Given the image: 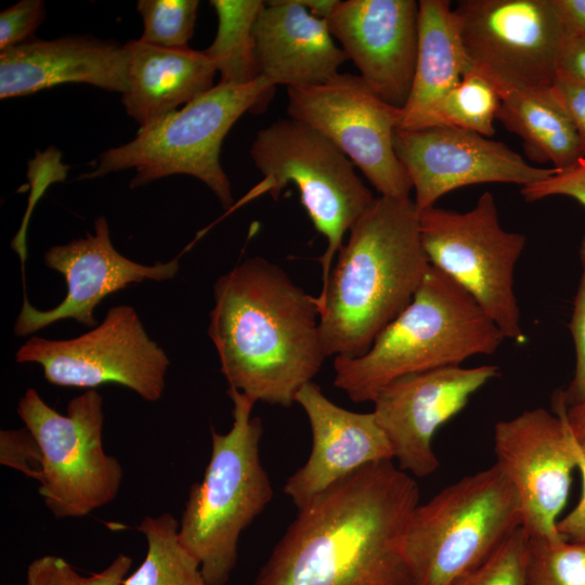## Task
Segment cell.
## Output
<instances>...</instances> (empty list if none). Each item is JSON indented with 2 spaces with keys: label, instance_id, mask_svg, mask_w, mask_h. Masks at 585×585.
Listing matches in <instances>:
<instances>
[{
  "label": "cell",
  "instance_id": "cell-23",
  "mask_svg": "<svg viewBox=\"0 0 585 585\" xmlns=\"http://www.w3.org/2000/svg\"><path fill=\"white\" fill-rule=\"evenodd\" d=\"M413 86L398 129L415 130L435 103L472 69L446 0H420Z\"/></svg>",
  "mask_w": 585,
  "mask_h": 585
},
{
  "label": "cell",
  "instance_id": "cell-5",
  "mask_svg": "<svg viewBox=\"0 0 585 585\" xmlns=\"http://www.w3.org/2000/svg\"><path fill=\"white\" fill-rule=\"evenodd\" d=\"M227 395L233 403L232 428L226 433L210 428V458L202 481L188 491L178 531L207 585L229 582L240 534L273 497L260 459L262 421L251 417L257 401L231 388Z\"/></svg>",
  "mask_w": 585,
  "mask_h": 585
},
{
  "label": "cell",
  "instance_id": "cell-12",
  "mask_svg": "<svg viewBox=\"0 0 585 585\" xmlns=\"http://www.w3.org/2000/svg\"><path fill=\"white\" fill-rule=\"evenodd\" d=\"M15 360L41 365L47 381L58 387L89 390L118 384L148 402L162 396L170 365L136 311L126 304L110 308L101 324L73 339L31 336Z\"/></svg>",
  "mask_w": 585,
  "mask_h": 585
},
{
  "label": "cell",
  "instance_id": "cell-15",
  "mask_svg": "<svg viewBox=\"0 0 585 585\" xmlns=\"http://www.w3.org/2000/svg\"><path fill=\"white\" fill-rule=\"evenodd\" d=\"M393 144L419 211L456 188L479 183L525 186L558 171L532 166L504 143L457 128L396 129Z\"/></svg>",
  "mask_w": 585,
  "mask_h": 585
},
{
  "label": "cell",
  "instance_id": "cell-1",
  "mask_svg": "<svg viewBox=\"0 0 585 585\" xmlns=\"http://www.w3.org/2000/svg\"><path fill=\"white\" fill-rule=\"evenodd\" d=\"M418 505L393 459L368 464L298 508L252 585H412L403 545Z\"/></svg>",
  "mask_w": 585,
  "mask_h": 585
},
{
  "label": "cell",
  "instance_id": "cell-9",
  "mask_svg": "<svg viewBox=\"0 0 585 585\" xmlns=\"http://www.w3.org/2000/svg\"><path fill=\"white\" fill-rule=\"evenodd\" d=\"M17 414L41 450L39 494L56 519L81 518L113 502L123 477L103 446V398L95 389L73 398L63 415L34 389Z\"/></svg>",
  "mask_w": 585,
  "mask_h": 585
},
{
  "label": "cell",
  "instance_id": "cell-33",
  "mask_svg": "<svg viewBox=\"0 0 585 585\" xmlns=\"http://www.w3.org/2000/svg\"><path fill=\"white\" fill-rule=\"evenodd\" d=\"M46 15L41 0H22L0 13V51L35 39Z\"/></svg>",
  "mask_w": 585,
  "mask_h": 585
},
{
  "label": "cell",
  "instance_id": "cell-13",
  "mask_svg": "<svg viewBox=\"0 0 585 585\" xmlns=\"http://www.w3.org/2000/svg\"><path fill=\"white\" fill-rule=\"evenodd\" d=\"M289 118L336 145L381 196L407 198L411 179L393 144L401 108L382 101L360 75L337 74L324 83L287 88Z\"/></svg>",
  "mask_w": 585,
  "mask_h": 585
},
{
  "label": "cell",
  "instance_id": "cell-11",
  "mask_svg": "<svg viewBox=\"0 0 585 585\" xmlns=\"http://www.w3.org/2000/svg\"><path fill=\"white\" fill-rule=\"evenodd\" d=\"M454 12L472 68L500 99L550 88L572 38L555 0H461Z\"/></svg>",
  "mask_w": 585,
  "mask_h": 585
},
{
  "label": "cell",
  "instance_id": "cell-8",
  "mask_svg": "<svg viewBox=\"0 0 585 585\" xmlns=\"http://www.w3.org/2000/svg\"><path fill=\"white\" fill-rule=\"evenodd\" d=\"M250 155L263 181L249 195L269 192L277 198L288 183L298 188L310 220L326 239L318 259L324 284L347 232L376 197L336 145L292 118L277 119L259 130Z\"/></svg>",
  "mask_w": 585,
  "mask_h": 585
},
{
  "label": "cell",
  "instance_id": "cell-36",
  "mask_svg": "<svg viewBox=\"0 0 585 585\" xmlns=\"http://www.w3.org/2000/svg\"><path fill=\"white\" fill-rule=\"evenodd\" d=\"M549 89L573 123L585 152V80L558 72Z\"/></svg>",
  "mask_w": 585,
  "mask_h": 585
},
{
  "label": "cell",
  "instance_id": "cell-31",
  "mask_svg": "<svg viewBox=\"0 0 585 585\" xmlns=\"http://www.w3.org/2000/svg\"><path fill=\"white\" fill-rule=\"evenodd\" d=\"M525 544L526 534L520 528L485 562L450 585H526Z\"/></svg>",
  "mask_w": 585,
  "mask_h": 585
},
{
  "label": "cell",
  "instance_id": "cell-26",
  "mask_svg": "<svg viewBox=\"0 0 585 585\" xmlns=\"http://www.w3.org/2000/svg\"><path fill=\"white\" fill-rule=\"evenodd\" d=\"M136 530L146 538V556L122 585H207L199 562L179 541L173 515L146 516Z\"/></svg>",
  "mask_w": 585,
  "mask_h": 585
},
{
  "label": "cell",
  "instance_id": "cell-20",
  "mask_svg": "<svg viewBox=\"0 0 585 585\" xmlns=\"http://www.w3.org/2000/svg\"><path fill=\"white\" fill-rule=\"evenodd\" d=\"M128 51L90 36L32 39L0 52V98L24 96L63 83L128 90Z\"/></svg>",
  "mask_w": 585,
  "mask_h": 585
},
{
  "label": "cell",
  "instance_id": "cell-37",
  "mask_svg": "<svg viewBox=\"0 0 585 585\" xmlns=\"http://www.w3.org/2000/svg\"><path fill=\"white\" fill-rule=\"evenodd\" d=\"M576 469L582 478V494L576 506L557 522L558 532L569 541L585 540V453L573 438Z\"/></svg>",
  "mask_w": 585,
  "mask_h": 585
},
{
  "label": "cell",
  "instance_id": "cell-14",
  "mask_svg": "<svg viewBox=\"0 0 585 585\" xmlns=\"http://www.w3.org/2000/svg\"><path fill=\"white\" fill-rule=\"evenodd\" d=\"M552 411L533 408L494 427L496 465L514 485L529 536L556 537L558 517L572 484L576 457L560 390Z\"/></svg>",
  "mask_w": 585,
  "mask_h": 585
},
{
  "label": "cell",
  "instance_id": "cell-35",
  "mask_svg": "<svg viewBox=\"0 0 585 585\" xmlns=\"http://www.w3.org/2000/svg\"><path fill=\"white\" fill-rule=\"evenodd\" d=\"M521 194L529 202L549 196H567L585 207V158L568 169L558 170L547 179L522 186Z\"/></svg>",
  "mask_w": 585,
  "mask_h": 585
},
{
  "label": "cell",
  "instance_id": "cell-6",
  "mask_svg": "<svg viewBox=\"0 0 585 585\" xmlns=\"http://www.w3.org/2000/svg\"><path fill=\"white\" fill-rule=\"evenodd\" d=\"M274 89L261 76L246 84L219 82L182 108L140 129L132 141L101 153L93 170L80 178L135 169L130 183L135 188L168 176L187 174L205 183L222 207L231 209L232 186L220 164L223 140L246 112L264 108Z\"/></svg>",
  "mask_w": 585,
  "mask_h": 585
},
{
  "label": "cell",
  "instance_id": "cell-3",
  "mask_svg": "<svg viewBox=\"0 0 585 585\" xmlns=\"http://www.w3.org/2000/svg\"><path fill=\"white\" fill-rule=\"evenodd\" d=\"M349 233L314 299L326 355L353 359L412 301L430 262L410 197H376Z\"/></svg>",
  "mask_w": 585,
  "mask_h": 585
},
{
  "label": "cell",
  "instance_id": "cell-38",
  "mask_svg": "<svg viewBox=\"0 0 585 585\" xmlns=\"http://www.w3.org/2000/svg\"><path fill=\"white\" fill-rule=\"evenodd\" d=\"M572 38H585V0H555Z\"/></svg>",
  "mask_w": 585,
  "mask_h": 585
},
{
  "label": "cell",
  "instance_id": "cell-29",
  "mask_svg": "<svg viewBox=\"0 0 585 585\" xmlns=\"http://www.w3.org/2000/svg\"><path fill=\"white\" fill-rule=\"evenodd\" d=\"M197 0H140L136 10L143 21V42L169 48H187L197 17Z\"/></svg>",
  "mask_w": 585,
  "mask_h": 585
},
{
  "label": "cell",
  "instance_id": "cell-7",
  "mask_svg": "<svg viewBox=\"0 0 585 585\" xmlns=\"http://www.w3.org/2000/svg\"><path fill=\"white\" fill-rule=\"evenodd\" d=\"M520 528L518 494L496 464L463 477L411 517L403 549L412 585H450Z\"/></svg>",
  "mask_w": 585,
  "mask_h": 585
},
{
  "label": "cell",
  "instance_id": "cell-2",
  "mask_svg": "<svg viewBox=\"0 0 585 585\" xmlns=\"http://www.w3.org/2000/svg\"><path fill=\"white\" fill-rule=\"evenodd\" d=\"M208 335L229 388L288 407L327 358L313 296L261 257L213 285Z\"/></svg>",
  "mask_w": 585,
  "mask_h": 585
},
{
  "label": "cell",
  "instance_id": "cell-40",
  "mask_svg": "<svg viewBox=\"0 0 585 585\" xmlns=\"http://www.w3.org/2000/svg\"><path fill=\"white\" fill-rule=\"evenodd\" d=\"M564 415L573 438L585 453V402L566 405Z\"/></svg>",
  "mask_w": 585,
  "mask_h": 585
},
{
  "label": "cell",
  "instance_id": "cell-27",
  "mask_svg": "<svg viewBox=\"0 0 585 585\" xmlns=\"http://www.w3.org/2000/svg\"><path fill=\"white\" fill-rule=\"evenodd\" d=\"M500 100L493 83L472 68L435 103L415 130L450 127L492 136Z\"/></svg>",
  "mask_w": 585,
  "mask_h": 585
},
{
  "label": "cell",
  "instance_id": "cell-25",
  "mask_svg": "<svg viewBox=\"0 0 585 585\" xmlns=\"http://www.w3.org/2000/svg\"><path fill=\"white\" fill-rule=\"evenodd\" d=\"M218 16L217 35L204 50L220 74V83L246 84L260 77L253 39L261 0H211Z\"/></svg>",
  "mask_w": 585,
  "mask_h": 585
},
{
  "label": "cell",
  "instance_id": "cell-24",
  "mask_svg": "<svg viewBox=\"0 0 585 585\" xmlns=\"http://www.w3.org/2000/svg\"><path fill=\"white\" fill-rule=\"evenodd\" d=\"M496 119L521 138L533 161L551 162L555 169L564 170L585 158L573 123L549 88L504 94Z\"/></svg>",
  "mask_w": 585,
  "mask_h": 585
},
{
  "label": "cell",
  "instance_id": "cell-32",
  "mask_svg": "<svg viewBox=\"0 0 585 585\" xmlns=\"http://www.w3.org/2000/svg\"><path fill=\"white\" fill-rule=\"evenodd\" d=\"M580 261L582 274L569 324L576 352L575 372L567 389L560 390L567 406L585 402V233L580 244Z\"/></svg>",
  "mask_w": 585,
  "mask_h": 585
},
{
  "label": "cell",
  "instance_id": "cell-22",
  "mask_svg": "<svg viewBox=\"0 0 585 585\" xmlns=\"http://www.w3.org/2000/svg\"><path fill=\"white\" fill-rule=\"evenodd\" d=\"M128 90L121 95L127 114L146 128L180 105H186L214 87L217 70L204 51L169 49L130 40Z\"/></svg>",
  "mask_w": 585,
  "mask_h": 585
},
{
  "label": "cell",
  "instance_id": "cell-18",
  "mask_svg": "<svg viewBox=\"0 0 585 585\" xmlns=\"http://www.w3.org/2000/svg\"><path fill=\"white\" fill-rule=\"evenodd\" d=\"M418 16L415 0H344L326 20L363 80L382 101L401 109L415 75Z\"/></svg>",
  "mask_w": 585,
  "mask_h": 585
},
{
  "label": "cell",
  "instance_id": "cell-34",
  "mask_svg": "<svg viewBox=\"0 0 585 585\" xmlns=\"http://www.w3.org/2000/svg\"><path fill=\"white\" fill-rule=\"evenodd\" d=\"M41 459L40 446L26 427L0 431L1 465L15 469L38 481Z\"/></svg>",
  "mask_w": 585,
  "mask_h": 585
},
{
  "label": "cell",
  "instance_id": "cell-16",
  "mask_svg": "<svg viewBox=\"0 0 585 585\" xmlns=\"http://www.w3.org/2000/svg\"><path fill=\"white\" fill-rule=\"evenodd\" d=\"M498 373L495 365L444 366L401 377L375 395L373 413L386 434L399 468L415 477L440 466L432 440L470 396Z\"/></svg>",
  "mask_w": 585,
  "mask_h": 585
},
{
  "label": "cell",
  "instance_id": "cell-4",
  "mask_svg": "<svg viewBox=\"0 0 585 585\" xmlns=\"http://www.w3.org/2000/svg\"><path fill=\"white\" fill-rule=\"evenodd\" d=\"M504 339L473 298L430 264L412 301L364 354L335 358L334 385L353 402L373 401L393 380L493 354Z\"/></svg>",
  "mask_w": 585,
  "mask_h": 585
},
{
  "label": "cell",
  "instance_id": "cell-28",
  "mask_svg": "<svg viewBox=\"0 0 585 585\" xmlns=\"http://www.w3.org/2000/svg\"><path fill=\"white\" fill-rule=\"evenodd\" d=\"M526 585H585V540L526 535Z\"/></svg>",
  "mask_w": 585,
  "mask_h": 585
},
{
  "label": "cell",
  "instance_id": "cell-10",
  "mask_svg": "<svg viewBox=\"0 0 585 585\" xmlns=\"http://www.w3.org/2000/svg\"><path fill=\"white\" fill-rule=\"evenodd\" d=\"M419 229L430 264L465 289L505 338L523 343L514 271L526 238L500 226L492 193H482L474 207L464 212L435 206L424 209Z\"/></svg>",
  "mask_w": 585,
  "mask_h": 585
},
{
  "label": "cell",
  "instance_id": "cell-30",
  "mask_svg": "<svg viewBox=\"0 0 585 585\" xmlns=\"http://www.w3.org/2000/svg\"><path fill=\"white\" fill-rule=\"evenodd\" d=\"M131 566L129 556L118 554L101 572L83 576L62 557L44 555L28 564L26 585H122Z\"/></svg>",
  "mask_w": 585,
  "mask_h": 585
},
{
  "label": "cell",
  "instance_id": "cell-17",
  "mask_svg": "<svg viewBox=\"0 0 585 585\" xmlns=\"http://www.w3.org/2000/svg\"><path fill=\"white\" fill-rule=\"evenodd\" d=\"M49 269L60 272L67 285L66 297L56 307L39 310L24 294L23 306L14 324L20 337L62 320H74L95 327L93 312L107 296L144 281L161 282L173 278L180 268L179 258L145 265L119 253L114 247L105 217L94 221V234L49 248L44 253Z\"/></svg>",
  "mask_w": 585,
  "mask_h": 585
},
{
  "label": "cell",
  "instance_id": "cell-19",
  "mask_svg": "<svg viewBox=\"0 0 585 585\" xmlns=\"http://www.w3.org/2000/svg\"><path fill=\"white\" fill-rule=\"evenodd\" d=\"M312 432L304 465L286 481L284 493L298 508L362 467L393 459L391 445L375 415L356 413L333 403L310 381L296 395Z\"/></svg>",
  "mask_w": 585,
  "mask_h": 585
},
{
  "label": "cell",
  "instance_id": "cell-21",
  "mask_svg": "<svg viewBox=\"0 0 585 585\" xmlns=\"http://www.w3.org/2000/svg\"><path fill=\"white\" fill-rule=\"evenodd\" d=\"M253 39L259 75L275 87L324 83L348 61L326 20L311 14L298 0L265 1Z\"/></svg>",
  "mask_w": 585,
  "mask_h": 585
},
{
  "label": "cell",
  "instance_id": "cell-39",
  "mask_svg": "<svg viewBox=\"0 0 585 585\" xmlns=\"http://www.w3.org/2000/svg\"><path fill=\"white\" fill-rule=\"evenodd\" d=\"M559 72L585 80V38H570L561 56Z\"/></svg>",
  "mask_w": 585,
  "mask_h": 585
}]
</instances>
